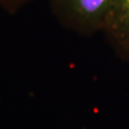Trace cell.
<instances>
[{"mask_svg":"<svg viewBox=\"0 0 129 129\" xmlns=\"http://www.w3.org/2000/svg\"><path fill=\"white\" fill-rule=\"evenodd\" d=\"M37 0H0V9L8 13H16L23 7Z\"/></svg>","mask_w":129,"mask_h":129,"instance_id":"obj_3","label":"cell"},{"mask_svg":"<svg viewBox=\"0 0 129 129\" xmlns=\"http://www.w3.org/2000/svg\"><path fill=\"white\" fill-rule=\"evenodd\" d=\"M121 60L129 62V0H113L102 30Z\"/></svg>","mask_w":129,"mask_h":129,"instance_id":"obj_2","label":"cell"},{"mask_svg":"<svg viewBox=\"0 0 129 129\" xmlns=\"http://www.w3.org/2000/svg\"><path fill=\"white\" fill-rule=\"evenodd\" d=\"M113 0H49L57 22L81 36L101 31Z\"/></svg>","mask_w":129,"mask_h":129,"instance_id":"obj_1","label":"cell"}]
</instances>
